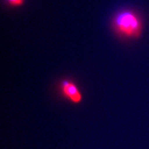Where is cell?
Returning a JSON list of instances; mask_svg holds the SVG:
<instances>
[{
    "instance_id": "cell-3",
    "label": "cell",
    "mask_w": 149,
    "mask_h": 149,
    "mask_svg": "<svg viewBox=\"0 0 149 149\" xmlns=\"http://www.w3.org/2000/svg\"><path fill=\"white\" fill-rule=\"evenodd\" d=\"M9 6L13 7H19L24 4L25 0H5Z\"/></svg>"
},
{
    "instance_id": "cell-2",
    "label": "cell",
    "mask_w": 149,
    "mask_h": 149,
    "mask_svg": "<svg viewBox=\"0 0 149 149\" xmlns=\"http://www.w3.org/2000/svg\"><path fill=\"white\" fill-rule=\"evenodd\" d=\"M60 90L65 97L74 104H79L82 100V95L77 86L69 79H64L60 84Z\"/></svg>"
},
{
    "instance_id": "cell-1",
    "label": "cell",
    "mask_w": 149,
    "mask_h": 149,
    "mask_svg": "<svg viewBox=\"0 0 149 149\" xmlns=\"http://www.w3.org/2000/svg\"><path fill=\"white\" fill-rule=\"evenodd\" d=\"M112 26L119 36L137 39L143 31V22L135 11L124 9L117 12L112 19Z\"/></svg>"
}]
</instances>
